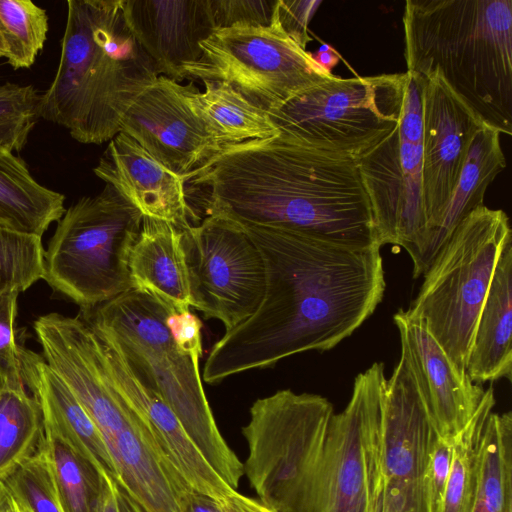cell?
Returning a JSON list of instances; mask_svg holds the SVG:
<instances>
[{
	"instance_id": "cell-1",
	"label": "cell",
	"mask_w": 512,
	"mask_h": 512,
	"mask_svg": "<svg viewBox=\"0 0 512 512\" xmlns=\"http://www.w3.org/2000/svg\"><path fill=\"white\" fill-rule=\"evenodd\" d=\"M259 249L266 285L255 312L213 345L203 380L217 384L326 351L358 329L385 292L380 246L356 248L284 230L239 226Z\"/></svg>"
},
{
	"instance_id": "cell-2",
	"label": "cell",
	"mask_w": 512,
	"mask_h": 512,
	"mask_svg": "<svg viewBox=\"0 0 512 512\" xmlns=\"http://www.w3.org/2000/svg\"><path fill=\"white\" fill-rule=\"evenodd\" d=\"M205 188L207 215L338 245H378L354 160L280 135L223 146L185 182Z\"/></svg>"
},
{
	"instance_id": "cell-3",
	"label": "cell",
	"mask_w": 512,
	"mask_h": 512,
	"mask_svg": "<svg viewBox=\"0 0 512 512\" xmlns=\"http://www.w3.org/2000/svg\"><path fill=\"white\" fill-rule=\"evenodd\" d=\"M59 65L39 117L83 144L121 132L134 100L159 77L128 26L123 0H69Z\"/></svg>"
},
{
	"instance_id": "cell-4",
	"label": "cell",
	"mask_w": 512,
	"mask_h": 512,
	"mask_svg": "<svg viewBox=\"0 0 512 512\" xmlns=\"http://www.w3.org/2000/svg\"><path fill=\"white\" fill-rule=\"evenodd\" d=\"M407 72H437L482 121L512 134V0H407Z\"/></svg>"
},
{
	"instance_id": "cell-5",
	"label": "cell",
	"mask_w": 512,
	"mask_h": 512,
	"mask_svg": "<svg viewBox=\"0 0 512 512\" xmlns=\"http://www.w3.org/2000/svg\"><path fill=\"white\" fill-rule=\"evenodd\" d=\"M172 310L159 298L131 288L96 307L81 309L79 315L158 393L212 468L237 490L243 463L217 427L199 361L177 348L165 325Z\"/></svg>"
},
{
	"instance_id": "cell-6",
	"label": "cell",
	"mask_w": 512,
	"mask_h": 512,
	"mask_svg": "<svg viewBox=\"0 0 512 512\" xmlns=\"http://www.w3.org/2000/svg\"><path fill=\"white\" fill-rule=\"evenodd\" d=\"M249 414L244 475L259 501L273 512H312L332 404L283 389L257 399Z\"/></svg>"
},
{
	"instance_id": "cell-7",
	"label": "cell",
	"mask_w": 512,
	"mask_h": 512,
	"mask_svg": "<svg viewBox=\"0 0 512 512\" xmlns=\"http://www.w3.org/2000/svg\"><path fill=\"white\" fill-rule=\"evenodd\" d=\"M512 239L507 214L484 205L466 216L424 273L409 314L421 318L456 369L466 365L498 258Z\"/></svg>"
},
{
	"instance_id": "cell-8",
	"label": "cell",
	"mask_w": 512,
	"mask_h": 512,
	"mask_svg": "<svg viewBox=\"0 0 512 512\" xmlns=\"http://www.w3.org/2000/svg\"><path fill=\"white\" fill-rule=\"evenodd\" d=\"M142 221V213L109 184L81 197L57 222L44 252L43 279L81 309L130 290L128 262Z\"/></svg>"
},
{
	"instance_id": "cell-9",
	"label": "cell",
	"mask_w": 512,
	"mask_h": 512,
	"mask_svg": "<svg viewBox=\"0 0 512 512\" xmlns=\"http://www.w3.org/2000/svg\"><path fill=\"white\" fill-rule=\"evenodd\" d=\"M406 78V72L334 76L268 114L284 139L357 161L397 127Z\"/></svg>"
},
{
	"instance_id": "cell-10",
	"label": "cell",
	"mask_w": 512,
	"mask_h": 512,
	"mask_svg": "<svg viewBox=\"0 0 512 512\" xmlns=\"http://www.w3.org/2000/svg\"><path fill=\"white\" fill-rule=\"evenodd\" d=\"M182 77L223 82L267 113L334 75L272 19L267 27L215 30Z\"/></svg>"
},
{
	"instance_id": "cell-11",
	"label": "cell",
	"mask_w": 512,
	"mask_h": 512,
	"mask_svg": "<svg viewBox=\"0 0 512 512\" xmlns=\"http://www.w3.org/2000/svg\"><path fill=\"white\" fill-rule=\"evenodd\" d=\"M386 381L383 363H373L355 378L344 410L333 414L312 512L381 511Z\"/></svg>"
},
{
	"instance_id": "cell-12",
	"label": "cell",
	"mask_w": 512,
	"mask_h": 512,
	"mask_svg": "<svg viewBox=\"0 0 512 512\" xmlns=\"http://www.w3.org/2000/svg\"><path fill=\"white\" fill-rule=\"evenodd\" d=\"M397 127L356 162L371 206L378 245L404 248L415 264L426 219L422 194V78L406 71Z\"/></svg>"
},
{
	"instance_id": "cell-13",
	"label": "cell",
	"mask_w": 512,
	"mask_h": 512,
	"mask_svg": "<svg viewBox=\"0 0 512 512\" xmlns=\"http://www.w3.org/2000/svg\"><path fill=\"white\" fill-rule=\"evenodd\" d=\"M190 307L222 322L225 331L250 317L266 285L263 257L237 224L207 215L182 229Z\"/></svg>"
},
{
	"instance_id": "cell-14",
	"label": "cell",
	"mask_w": 512,
	"mask_h": 512,
	"mask_svg": "<svg viewBox=\"0 0 512 512\" xmlns=\"http://www.w3.org/2000/svg\"><path fill=\"white\" fill-rule=\"evenodd\" d=\"M437 438L411 370L401 356L385 388L381 507L427 512L426 482Z\"/></svg>"
},
{
	"instance_id": "cell-15",
	"label": "cell",
	"mask_w": 512,
	"mask_h": 512,
	"mask_svg": "<svg viewBox=\"0 0 512 512\" xmlns=\"http://www.w3.org/2000/svg\"><path fill=\"white\" fill-rule=\"evenodd\" d=\"M483 125L486 124L476 112L450 89L437 72L422 78L424 244L448 205L471 141Z\"/></svg>"
},
{
	"instance_id": "cell-16",
	"label": "cell",
	"mask_w": 512,
	"mask_h": 512,
	"mask_svg": "<svg viewBox=\"0 0 512 512\" xmlns=\"http://www.w3.org/2000/svg\"><path fill=\"white\" fill-rule=\"evenodd\" d=\"M189 87L159 76L134 100L121 124V132L184 180L222 149L191 108Z\"/></svg>"
},
{
	"instance_id": "cell-17",
	"label": "cell",
	"mask_w": 512,
	"mask_h": 512,
	"mask_svg": "<svg viewBox=\"0 0 512 512\" xmlns=\"http://www.w3.org/2000/svg\"><path fill=\"white\" fill-rule=\"evenodd\" d=\"M393 320L400 335L401 356L437 436L451 440L472 419L486 390L456 369L421 318L399 310Z\"/></svg>"
},
{
	"instance_id": "cell-18",
	"label": "cell",
	"mask_w": 512,
	"mask_h": 512,
	"mask_svg": "<svg viewBox=\"0 0 512 512\" xmlns=\"http://www.w3.org/2000/svg\"><path fill=\"white\" fill-rule=\"evenodd\" d=\"M99 339L115 387L146 418L158 451L190 487L218 503L237 491L212 468L158 393L134 373L114 347L100 336Z\"/></svg>"
},
{
	"instance_id": "cell-19",
	"label": "cell",
	"mask_w": 512,
	"mask_h": 512,
	"mask_svg": "<svg viewBox=\"0 0 512 512\" xmlns=\"http://www.w3.org/2000/svg\"><path fill=\"white\" fill-rule=\"evenodd\" d=\"M128 26L158 76L177 82L202 54L200 43L216 29L210 0H123Z\"/></svg>"
},
{
	"instance_id": "cell-20",
	"label": "cell",
	"mask_w": 512,
	"mask_h": 512,
	"mask_svg": "<svg viewBox=\"0 0 512 512\" xmlns=\"http://www.w3.org/2000/svg\"><path fill=\"white\" fill-rule=\"evenodd\" d=\"M93 171L143 217L163 220L180 229L191 225L184 178L168 170L127 134L120 132L109 141Z\"/></svg>"
},
{
	"instance_id": "cell-21",
	"label": "cell",
	"mask_w": 512,
	"mask_h": 512,
	"mask_svg": "<svg viewBox=\"0 0 512 512\" xmlns=\"http://www.w3.org/2000/svg\"><path fill=\"white\" fill-rule=\"evenodd\" d=\"M23 380L39 402L43 421L58 428L101 473L117 478L107 445L63 379L37 353L24 347Z\"/></svg>"
},
{
	"instance_id": "cell-22",
	"label": "cell",
	"mask_w": 512,
	"mask_h": 512,
	"mask_svg": "<svg viewBox=\"0 0 512 512\" xmlns=\"http://www.w3.org/2000/svg\"><path fill=\"white\" fill-rule=\"evenodd\" d=\"M512 239L505 244L480 310L466 373L472 382L512 378Z\"/></svg>"
},
{
	"instance_id": "cell-23",
	"label": "cell",
	"mask_w": 512,
	"mask_h": 512,
	"mask_svg": "<svg viewBox=\"0 0 512 512\" xmlns=\"http://www.w3.org/2000/svg\"><path fill=\"white\" fill-rule=\"evenodd\" d=\"M128 268L133 289L147 292L175 310L189 309L182 229L163 220L143 217Z\"/></svg>"
},
{
	"instance_id": "cell-24",
	"label": "cell",
	"mask_w": 512,
	"mask_h": 512,
	"mask_svg": "<svg viewBox=\"0 0 512 512\" xmlns=\"http://www.w3.org/2000/svg\"><path fill=\"white\" fill-rule=\"evenodd\" d=\"M506 168L500 133L483 125L474 135L460 177L437 226L429 233L413 277L418 278L450 238L460 222L473 210L484 205V195L499 173Z\"/></svg>"
},
{
	"instance_id": "cell-25",
	"label": "cell",
	"mask_w": 512,
	"mask_h": 512,
	"mask_svg": "<svg viewBox=\"0 0 512 512\" xmlns=\"http://www.w3.org/2000/svg\"><path fill=\"white\" fill-rule=\"evenodd\" d=\"M117 481L146 512H180L147 420L137 417L109 448Z\"/></svg>"
},
{
	"instance_id": "cell-26",
	"label": "cell",
	"mask_w": 512,
	"mask_h": 512,
	"mask_svg": "<svg viewBox=\"0 0 512 512\" xmlns=\"http://www.w3.org/2000/svg\"><path fill=\"white\" fill-rule=\"evenodd\" d=\"M64 201L33 178L23 159L0 147V224L42 238L65 213Z\"/></svg>"
},
{
	"instance_id": "cell-27",
	"label": "cell",
	"mask_w": 512,
	"mask_h": 512,
	"mask_svg": "<svg viewBox=\"0 0 512 512\" xmlns=\"http://www.w3.org/2000/svg\"><path fill=\"white\" fill-rule=\"evenodd\" d=\"M201 92L190 84L188 100L222 148L279 134L269 114L223 82H204Z\"/></svg>"
},
{
	"instance_id": "cell-28",
	"label": "cell",
	"mask_w": 512,
	"mask_h": 512,
	"mask_svg": "<svg viewBox=\"0 0 512 512\" xmlns=\"http://www.w3.org/2000/svg\"><path fill=\"white\" fill-rule=\"evenodd\" d=\"M472 512H512V413L491 412L483 434Z\"/></svg>"
},
{
	"instance_id": "cell-29",
	"label": "cell",
	"mask_w": 512,
	"mask_h": 512,
	"mask_svg": "<svg viewBox=\"0 0 512 512\" xmlns=\"http://www.w3.org/2000/svg\"><path fill=\"white\" fill-rule=\"evenodd\" d=\"M42 444L51 461L63 512H98L102 473L58 428L45 421Z\"/></svg>"
},
{
	"instance_id": "cell-30",
	"label": "cell",
	"mask_w": 512,
	"mask_h": 512,
	"mask_svg": "<svg viewBox=\"0 0 512 512\" xmlns=\"http://www.w3.org/2000/svg\"><path fill=\"white\" fill-rule=\"evenodd\" d=\"M43 438L39 402L25 390L0 387V480L32 457Z\"/></svg>"
},
{
	"instance_id": "cell-31",
	"label": "cell",
	"mask_w": 512,
	"mask_h": 512,
	"mask_svg": "<svg viewBox=\"0 0 512 512\" xmlns=\"http://www.w3.org/2000/svg\"><path fill=\"white\" fill-rule=\"evenodd\" d=\"M495 405L490 387L468 424L452 439V460L440 512H472L476 497L482 438Z\"/></svg>"
},
{
	"instance_id": "cell-32",
	"label": "cell",
	"mask_w": 512,
	"mask_h": 512,
	"mask_svg": "<svg viewBox=\"0 0 512 512\" xmlns=\"http://www.w3.org/2000/svg\"><path fill=\"white\" fill-rule=\"evenodd\" d=\"M46 11L30 0H0V34L14 69L31 67L47 39Z\"/></svg>"
},
{
	"instance_id": "cell-33",
	"label": "cell",
	"mask_w": 512,
	"mask_h": 512,
	"mask_svg": "<svg viewBox=\"0 0 512 512\" xmlns=\"http://www.w3.org/2000/svg\"><path fill=\"white\" fill-rule=\"evenodd\" d=\"M42 238L15 232L0 224V294L24 292L44 275Z\"/></svg>"
},
{
	"instance_id": "cell-34",
	"label": "cell",
	"mask_w": 512,
	"mask_h": 512,
	"mask_svg": "<svg viewBox=\"0 0 512 512\" xmlns=\"http://www.w3.org/2000/svg\"><path fill=\"white\" fill-rule=\"evenodd\" d=\"M40 96L33 85L0 84V147L21 151L39 117Z\"/></svg>"
},
{
	"instance_id": "cell-35",
	"label": "cell",
	"mask_w": 512,
	"mask_h": 512,
	"mask_svg": "<svg viewBox=\"0 0 512 512\" xmlns=\"http://www.w3.org/2000/svg\"><path fill=\"white\" fill-rule=\"evenodd\" d=\"M3 480L33 512H63L51 461L42 441L36 453Z\"/></svg>"
},
{
	"instance_id": "cell-36",
	"label": "cell",
	"mask_w": 512,
	"mask_h": 512,
	"mask_svg": "<svg viewBox=\"0 0 512 512\" xmlns=\"http://www.w3.org/2000/svg\"><path fill=\"white\" fill-rule=\"evenodd\" d=\"M17 290L0 294V387L25 390L22 352L17 343L15 319L17 315Z\"/></svg>"
},
{
	"instance_id": "cell-37",
	"label": "cell",
	"mask_w": 512,
	"mask_h": 512,
	"mask_svg": "<svg viewBox=\"0 0 512 512\" xmlns=\"http://www.w3.org/2000/svg\"><path fill=\"white\" fill-rule=\"evenodd\" d=\"M277 0H210L215 29L267 27Z\"/></svg>"
},
{
	"instance_id": "cell-38",
	"label": "cell",
	"mask_w": 512,
	"mask_h": 512,
	"mask_svg": "<svg viewBox=\"0 0 512 512\" xmlns=\"http://www.w3.org/2000/svg\"><path fill=\"white\" fill-rule=\"evenodd\" d=\"M321 1L277 0L273 20L302 49L312 40L308 23Z\"/></svg>"
},
{
	"instance_id": "cell-39",
	"label": "cell",
	"mask_w": 512,
	"mask_h": 512,
	"mask_svg": "<svg viewBox=\"0 0 512 512\" xmlns=\"http://www.w3.org/2000/svg\"><path fill=\"white\" fill-rule=\"evenodd\" d=\"M452 460V439L437 438L426 482L427 512H440Z\"/></svg>"
},
{
	"instance_id": "cell-40",
	"label": "cell",
	"mask_w": 512,
	"mask_h": 512,
	"mask_svg": "<svg viewBox=\"0 0 512 512\" xmlns=\"http://www.w3.org/2000/svg\"><path fill=\"white\" fill-rule=\"evenodd\" d=\"M165 325L177 348L199 361L203 354L201 320L190 309L172 310L165 319Z\"/></svg>"
},
{
	"instance_id": "cell-41",
	"label": "cell",
	"mask_w": 512,
	"mask_h": 512,
	"mask_svg": "<svg viewBox=\"0 0 512 512\" xmlns=\"http://www.w3.org/2000/svg\"><path fill=\"white\" fill-rule=\"evenodd\" d=\"M162 468L180 512H222L217 501L193 490L170 462L163 461Z\"/></svg>"
},
{
	"instance_id": "cell-42",
	"label": "cell",
	"mask_w": 512,
	"mask_h": 512,
	"mask_svg": "<svg viewBox=\"0 0 512 512\" xmlns=\"http://www.w3.org/2000/svg\"><path fill=\"white\" fill-rule=\"evenodd\" d=\"M222 512H273L259 500L235 491L220 503Z\"/></svg>"
},
{
	"instance_id": "cell-43",
	"label": "cell",
	"mask_w": 512,
	"mask_h": 512,
	"mask_svg": "<svg viewBox=\"0 0 512 512\" xmlns=\"http://www.w3.org/2000/svg\"><path fill=\"white\" fill-rule=\"evenodd\" d=\"M98 512H119L115 479L106 473H102Z\"/></svg>"
},
{
	"instance_id": "cell-44",
	"label": "cell",
	"mask_w": 512,
	"mask_h": 512,
	"mask_svg": "<svg viewBox=\"0 0 512 512\" xmlns=\"http://www.w3.org/2000/svg\"><path fill=\"white\" fill-rule=\"evenodd\" d=\"M115 483L119 512H146L121 484Z\"/></svg>"
},
{
	"instance_id": "cell-45",
	"label": "cell",
	"mask_w": 512,
	"mask_h": 512,
	"mask_svg": "<svg viewBox=\"0 0 512 512\" xmlns=\"http://www.w3.org/2000/svg\"><path fill=\"white\" fill-rule=\"evenodd\" d=\"M5 481V480H4ZM6 484V500L2 512H33L28 504Z\"/></svg>"
},
{
	"instance_id": "cell-46",
	"label": "cell",
	"mask_w": 512,
	"mask_h": 512,
	"mask_svg": "<svg viewBox=\"0 0 512 512\" xmlns=\"http://www.w3.org/2000/svg\"><path fill=\"white\" fill-rule=\"evenodd\" d=\"M6 500V484L4 480H0V512L4 507Z\"/></svg>"
},
{
	"instance_id": "cell-47",
	"label": "cell",
	"mask_w": 512,
	"mask_h": 512,
	"mask_svg": "<svg viewBox=\"0 0 512 512\" xmlns=\"http://www.w3.org/2000/svg\"><path fill=\"white\" fill-rule=\"evenodd\" d=\"M5 54H6V47H5V43L2 38V35L0 34V58H2V57L5 58Z\"/></svg>"
},
{
	"instance_id": "cell-48",
	"label": "cell",
	"mask_w": 512,
	"mask_h": 512,
	"mask_svg": "<svg viewBox=\"0 0 512 512\" xmlns=\"http://www.w3.org/2000/svg\"><path fill=\"white\" fill-rule=\"evenodd\" d=\"M380 512H395V511H393V510H391L389 508L383 507V508H381Z\"/></svg>"
}]
</instances>
